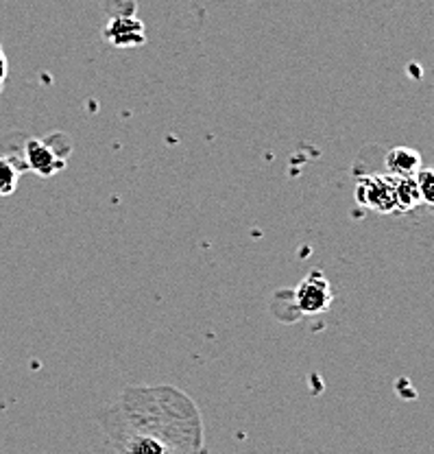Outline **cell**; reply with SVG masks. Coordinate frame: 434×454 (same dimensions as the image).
I'll list each match as a JSON object with an SVG mask.
<instances>
[{"mask_svg": "<svg viewBox=\"0 0 434 454\" xmlns=\"http://www.w3.org/2000/svg\"><path fill=\"white\" fill-rule=\"evenodd\" d=\"M7 73H9L7 57H4L3 46H0V85H3V83H4V79H7Z\"/></svg>", "mask_w": 434, "mask_h": 454, "instance_id": "30bf717a", "label": "cell"}, {"mask_svg": "<svg viewBox=\"0 0 434 454\" xmlns=\"http://www.w3.org/2000/svg\"><path fill=\"white\" fill-rule=\"evenodd\" d=\"M103 37L118 49H136L146 42V28L134 13L131 16H112L105 31H103Z\"/></svg>", "mask_w": 434, "mask_h": 454, "instance_id": "5b68a950", "label": "cell"}, {"mask_svg": "<svg viewBox=\"0 0 434 454\" xmlns=\"http://www.w3.org/2000/svg\"><path fill=\"white\" fill-rule=\"evenodd\" d=\"M118 454H199V409L174 387H129L103 419Z\"/></svg>", "mask_w": 434, "mask_h": 454, "instance_id": "6da1fadb", "label": "cell"}, {"mask_svg": "<svg viewBox=\"0 0 434 454\" xmlns=\"http://www.w3.org/2000/svg\"><path fill=\"white\" fill-rule=\"evenodd\" d=\"M18 177H20V170L16 164L0 155V197H9L16 192Z\"/></svg>", "mask_w": 434, "mask_h": 454, "instance_id": "ba28073f", "label": "cell"}, {"mask_svg": "<svg viewBox=\"0 0 434 454\" xmlns=\"http://www.w3.org/2000/svg\"><path fill=\"white\" fill-rule=\"evenodd\" d=\"M415 179H417L419 192H422V201L434 206V168H422Z\"/></svg>", "mask_w": 434, "mask_h": 454, "instance_id": "9c48e42d", "label": "cell"}, {"mask_svg": "<svg viewBox=\"0 0 434 454\" xmlns=\"http://www.w3.org/2000/svg\"><path fill=\"white\" fill-rule=\"evenodd\" d=\"M395 195H398V210H413L417 203H422L417 179L415 177H395Z\"/></svg>", "mask_w": 434, "mask_h": 454, "instance_id": "52a82bcc", "label": "cell"}, {"mask_svg": "<svg viewBox=\"0 0 434 454\" xmlns=\"http://www.w3.org/2000/svg\"><path fill=\"white\" fill-rule=\"evenodd\" d=\"M356 201L362 207H369L376 212L398 210V195H395V177L393 175H367L356 186Z\"/></svg>", "mask_w": 434, "mask_h": 454, "instance_id": "7a4b0ae2", "label": "cell"}, {"mask_svg": "<svg viewBox=\"0 0 434 454\" xmlns=\"http://www.w3.org/2000/svg\"><path fill=\"white\" fill-rule=\"evenodd\" d=\"M295 304L304 315H321L332 304V286L321 271H310L295 291Z\"/></svg>", "mask_w": 434, "mask_h": 454, "instance_id": "3957f363", "label": "cell"}, {"mask_svg": "<svg viewBox=\"0 0 434 454\" xmlns=\"http://www.w3.org/2000/svg\"><path fill=\"white\" fill-rule=\"evenodd\" d=\"M199 454H207V450H201V452H199Z\"/></svg>", "mask_w": 434, "mask_h": 454, "instance_id": "8fae6325", "label": "cell"}, {"mask_svg": "<svg viewBox=\"0 0 434 454\" xmlns=\"http://www.w3.org/2000/svg\"><path fill=\"white\" fill-rule=\"evenodd\" d=\"M22 158H25V167L40 177H53L58 170L66 168L64 155H59L50 142L40 138H29L25 142Z\"/></svg>", "mask_w": 434, "mask_h": 454, "instance_id": "277c9868", "label": "cell"}, {"mask_svg": "<svg viewBox=\"0 0 434 454\" xmlns=\"http://www.w3.org/2000/svg\"><path fill=\"white\" fill-rule=\"evenodd\" d=\"M384 164L393 177H417V173L422 170V155L410 146H395L386 153Z\"/></svg>", "mask_w": 434, "mask_h": 454, "instance_id": "8992f818", "label": "cell"}]
</instances>
